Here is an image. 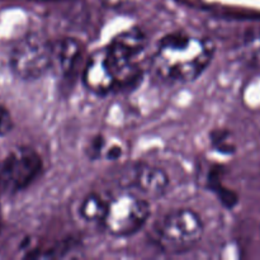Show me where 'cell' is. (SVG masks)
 Segmentation results:
<instances>
[{
    "label": "cell",
    "mask_w": 260,
    "mask_h": 260,
    "mask_svg": "<svg viewBox=\"0 0 260 260\" xmlns=\"http://www.w3.org/2000/svg\"><path fill=\"white\" fill-rule=\"evenodd\" d=\"M213 55L215 45L208 38L184 32L170 33L159 42L152 68L168 83H189L207 69Z\"/></svg>",
    "instance_id": "1"
},
{
    "label": "cell",
    "mask_w": 260,
    "mask_h": 260,
    "mask_svg": "<svg viewBox=\"0 0 260 260\" xmlns=\"http://www.w3.org/2000/svg\"><path fill=\"white\" fill-rule=\"evenodd\" d=\"M244 55L254 66L260 68V28L249 30L244 38Z\"/></svg>",
    "instance_id": "11"
},
{
    "label": "cell",
    "mask_w": 260,
    "mask_h": 260,
    "mask_svg": "<svg viewBox=\"0 0 260 260\" xmlns=\"http://www.w3.org/2000/svg\"><path fill=\"white\" fill-rule=\"evenodd\" d=\"M131 184L149 198H159L169 187V177L162 169L141 164L135 168Z\"/></svg>",
    "instance_id": "8"
},
{
    "label": "cell",
    "mask_w": 260,
    "mask_h": 260,
    "mask_svg": "<svg viewBox=\"0 0 260 260\" xmlns=\"http://www.w3.org/2000/svg\"><path fill=\"white\" fill-rule=\"evenodd\" d=\"M150 213L151 210L146 200L124 193L108 203L103 225L113 236H131L144 228Z\"/></svg>",
    "instance_id": "5"
},
{
    "label": "cell",
    "mask_w": 260,
    "mask_h": 260,
    "mask_svg": "<svg viewBox=\"0 0 260 260\" xmlns=\"http://www.w3.org/2000/svg\"><path fill=\"white\" fill-rule=\"evenodd\" d=\"M84 85L91 93L104 95L117 86L116 76L111 68L106 50L98 51L89 57L83 73Z\"/></svg>",
    "instance_id": "7"
},
{
    "label": "cell",
    "mask_w": 260,
    "mask_h": 260,
    "mask_svg": "<svg viewBox=\"0 0 260 260\" xmlns=\"http://www.w3.org/2000/svg\"><path fill=\"white\" fill-rule=\"evenodd\" d=\"M43 169L41 156L32 147H18L0 167V188L5 193H17L29 187Z\"/></svg>",
    "instance_id": "6"
},
{
    "label": "cell",
    "mask_w": 260,
    "mask_h": 260,
    "mask_svg": "<svg viewBox=\"0 0 260 260\" xmlns=\"http://www.w3.org/2000/svg\"><path fill=\"white\" fill-rule=\"evenodd\" d=\"M10 69L23 80H36L53 65L52 42L38 33H27L10 51Z\"/></svg>",
    "instance_id": "3"
},
{
    "label": "cell",
    "mask_w": 260,
    "mask_h": 260,
    "mask_svg": "<svg viewBox=\"0 0 260 260\" xmlns=\"http://www.w3.org/2000/svg\"><path fill=\"white\" fill-rule=\"evenodd\" d=\"M202 234V220L194 211L188 208L167 213L156 225L157 244L169 253L189 250L201 240Z\"/></svg>",
    "instance_id": "2"
},
{
    "label": "cell",
    "mask_w": 260,
    "mask_h": 260,
    "mask_svg": "<svg viewBox=\"0 0 260 260\" xmlns=\"http://www.w3.org/2000/svg\"><path fill=\"white\" fill-rule=\"evenodd\" d=\"M147 37L140 28H132L117 36L106 48L111 68L116 76L117 86L128 85L139 79L140 71L135 57L146 47Z\"/></svg>",
    "instance_id": "4"
},
{
    "label": "cell",
    "mask_w": 260,
    "mask_h": 260,
    "mask_svg": "<svg viewBox=\"0 0 260 260\" xmlns=\"http://www.w3.org/2000/svg\"><path fill=\"white\" fill-rule=\"evenodd\" d=\"M81 55L83 47L75 38L63 37L52 42V68L56 66L63 75H69L75 70Z\"/></svg>",
    "instance_id": "9"
},
{
    "label": "cell",
    "mask_w": 260,
    "mask_h": 260,
    "mask_svg": "<svg viewBox=\"0 0 260 260\" xmlns=\"http://www.w3.org/2000/svg\"><path fill=\"white\" fill-rule=\"evenodd\" d=\"M80 216L88 222H104L108 211V203L98 194H89L81 202Z\"/></svg>",
    "instance_id": "10"
},
{
    "label": "cell",
    "mask_w": 260,
    "mask_h": 260,
    "mask_svg": "<svg viewBox=\"0 0 260 260\" xmlns=\"http://www.w3.org/2000/svg\"><path fill=\"white\" fill-rule=\"evenodd\" d=\"M104 147V139L102 136L94 137L90 141V146L88 147V154L90 159H96L101 156L102 150Z\"/></svg>",
    "instance_id": "13"
},
{
    "label": "cell",
    "mask_w": 260,
    "mask_h": 260,
    "mask_svg": "<svg viewBox=\"0 0 260 260\" xmlns=\"http://www.w3.org/2000/svg\"><path fill=\"white\" fill-rule=\"evenodd\" d=\"M13 118L5 107L0 106V136H7L13 129Z\"/></svg>",
    "instance_id": "12"
}]
</instances>
